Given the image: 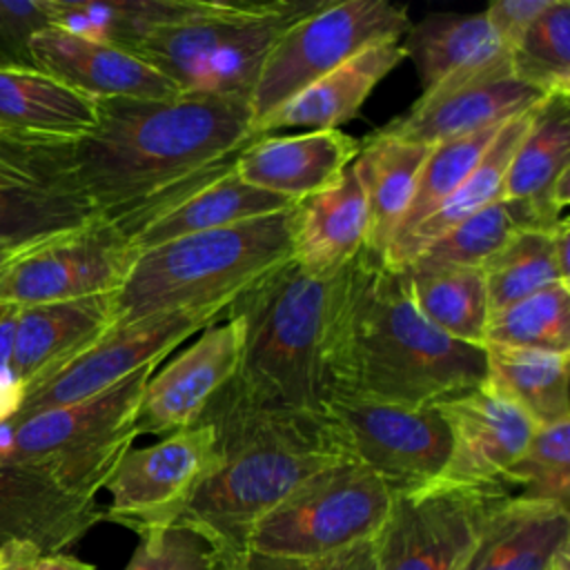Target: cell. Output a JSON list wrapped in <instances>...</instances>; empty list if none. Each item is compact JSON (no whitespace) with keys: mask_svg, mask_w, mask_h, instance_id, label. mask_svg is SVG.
Masks as SVG:
<instances>
[{"mask_svg":"<svg viewBox=\"0 0 570 570\" xmlns=\"http://www.w3.org/2000/svg\"><path fill=\"white\" fill-rule=\"evenodd\" d=\"M252 131L249 102L203 94L96 100V127L71 145L76 180L129 240L229 174Z\"/></svg>","mask_w":570,"mask_h":570,"instance_id":"6da1fadb","label":"cell"},{"mask_svg":"<svg viewBox=\"0 0 570 570\" xmlns=\"http://www.w3.org/2000/svg\"><path fill=\"white\" fill-rule=\"evenodd\" d=\"M483 381L485 350L425 321L396 269L367 249L350 263L332 334L334 394L419 407Z\"/></svg>","mask_w":570,"mask_h":570,"instance_id":"7a4b0ae2","label":"cell"},{"mask_svg":"<svg viewBox=\"0 0 570 570\" xmlns=\"http://www.w3.org/2000/svg\"><path fill=\"white\" fill-rule=\"evenodd\" d=\"M196 423L214 430L218 465L174 525L198 532L216 557L245 552L261 517L309 474L350 459L323 412L256 401L234 379L209 399Z\"/></svg>","mask_w":570,"mask_h":570,"instance_id":"3957f363","label":"cell"},{"mask_svg":"<svg viewBox=\"0 0 570 570\" xmlns=\"http://www.w3.org/2000/svg\"><path fill=\"white\" fill-rule=\"evenodd\" d=\"M347 267L314 276L287 261L227 305L223 314L240 327L232 379L243 392L269 405L323 412L334 394L332 334Z\"/></svg>","mask_w":570,"mask_h":570,"instance_id":"277c9868","label":"cell"},{"mask_svg":"<svg viewBox=\"0 0 570 570\" xmlns=\"http://www.w3.org/2000/svg\"><path fill=\"white\" fill-rule=\"evenodd\" d=\"M298 205L142 249L114 294L116 323L178 309H227L243 289L292 261Z\"/></svg>","mask_w":570,"mask_h":570,"instance_id":"5b68a950","label":"cell"},{"mask_svg":"<svg viewBox=\"0 0 570 570\" xmlns=\"http://www.w3.org/2000/svg\"><path fill=\"white\" fill-rule=\"evenodd\" d=\"M323 2L207 0L198 13L151 31L131 53L171 80L180 94L249 102L272 47Z\"/></svg>","mask_w":570,"mask_h":570,"instance_id":"8992f818","label":"cell"},{"mask_svg":"<svg viewBox=\"0 0 570 570\" xmlns=\"http://www.w3.org/2000/svg\"><path fill=\"white\" fill-rule=\"evenodd\" d=\"M156 367L149 365L91 399L0 423V459L38 468L71 494L96 499L138 436L142 390Z\"/></svg>","mask_w":570,"mask_h":570,"instance_id":"52a82bcc","label":"cell"},{"mask_svg":"<svg viewBox=\"0 0 570 570\" xmlns=\"http://www.w3.org/2000/svg\"><path fill=\"white\" fill-rule=\"evenodd\" d=\"M392 505V490L354 459L334 461L301 481L256 521L247 550L325 561L372 541Z\"/></svg>","mask_w":570,"mask_h":570,"instance_id":"ba28073f","label":"cell"},{"mask_svg":"<svg viewBox=\"0 0 570 570\" xmlns=\"http://www.w3.org/2000/svg\"><path fill=\"white\" fill-rule=\"evenodd\" d=\"M407 9L385 0H325L272 47L249 98L252 127L365 47L401 40Z\"/></svg>","mask_w":570,"mask_h":570,"instance_id":"9c48e42d","label":"cell"},{"mask_svg":"<svg viewBox=\"0 0 570 570\" xmlns=\"http://www.w3.org/2000/svg\"><path fill=\"white\" fill-rule=\"evenodd\" d=\"M512 492L499 485L434 481L392 494L372 539L379 570H461L488 517Z\"/></svg>","mask_w":570,"mask_h":570,"instance_id":"30bf717a","label":"cell"},{"mask_svg":"<svg viewBox=\"0 0 570 570\" xmlns=\"http://www.w3.org/2000/svg\"><path fill=\"white\" fill-rule=\"evenodd\" d=\"M323 414L343 452L372 470L392 494L439 481L448 465L452 439L436 405L334 394Z\"/></svg>","mask_w":570,"mask_h":570,"instance_id":"8fae6325","label":"cell"},{"mask_svg":"<svg viewBox=\"0 0 570 570\" xmlns=\"http://www.w3.org/2000/svg\"><path fill=\"white\" fill-rule=\"evenodd\" d=\"M218 465L216 434L207 423L171 432L147 448H129L111 472L102 519L138 537L174 525Z\"/></svg>","mask_w":570,"mask_h":570,"instance_id":"7c38bea8","label":"cell"},{"mask_svg":"<svg viewBox=\"0 0 570 570\" xmlns=\"http://www.w3.org/2000/svg\"><path fill=\"white\" fill-rule=\"evenodd\" d=\"M223 312L220 307L178 309L131 323H114L94 345L31 387L7 423L91 399L149 365H160L171 350L212 325Z\"/></svg>","mask_w":570,"mask_h":570,"instance_id":"4fadbf2b","label":"cell"},{"mask_svg":"<svg viewBox=\"0 0 570 570\" xmlns=\"http://www.w3.org/2000/svg\"><path fill=\"white\" fill-rule=\"evenodd\" d=\"M138 254L116 225L96 218L24 254L2 278L0 301L27 307L116 294Z\"/></svg>","mask_w":570,"mask_h":570,"instance_id":"5bb4252c","label":"cell"},{"mask_svg":"<svg viewBox=\"0 0 570 570\" xmlns=\"http://www.w3.org/2000/svg\"><path fill=\"white\" fill-rule=\"evenodd\" d=\"M546 96L521 82L503 53L481 67L456 71L436 87L421 94L412 109L374 134L416 145H436L501 125L532 107Z\"/></svg>","mask_w":570,"mask_h":570,"instance_id":"9a60e30c","label":"cell"},{"mask_svg":"<svg viewBox=\"0 0 570 570\" xmlns=\"http://www.w3.org/2000/svg\"><path fill=\"white\" fill-rule=\"evenodd\" d=\"M100 519L96 499L71 494L38 468L0 459V550L9 570L62 552Z\"/></svg>","mask_w":570,"mask_h":570,"instance_id":"2e32d148","label":"cell"},{"mask_svg":"<svg viewBox=\"0 0 570 570\" xmlns=\"http://www.w3.org/2000/svg\"><path fill=\"white\" fill-rule=\"evenodd\" d=\"M436 410L452 439L441 481L505 488V474L523 454L537 423L488 381L436 403Z\"/></svg>","mask_w":570,"mask_h":570,"instance_id":"e0dca14e","label":"cell"},{"mask_svg":"<svg viewBox=\"0 0 570 570\" xmlns=\"http://www.w3.org/2000/svg\"><path fill=\"white\" fill-rule=\"evenodd\" d=\"M240 358V327L234 318L212 323L205 332L149 376L140 407L138 434H171L191 428L209 399L236 374Z\"/></svg>","mask_w":570,"mask_h":570,"instance_id":"ac0fdd59","label":"cell"},{"mask_svg":"<svg viewBox=\"0 0 570 570\" xmlns=\"http://www.w3.org/2000/svg\"><path fill=\"white\" fill-rule=\"evenodd\" d=\"M31 67L91 98L165 100L180 91L138 56L49 27L29 47Z\"/></svg>","mask_w":570,"mask_h":570,"instance_id":"d6986e66","label":"cell"},{"mask_svg":"<svg viewBox=\"0 0 570 570\" xmlns=\"http://www.w3.org/2000/svg\"><path fill=\"white\" fill-rule=\"evenodd\" d=\"M570 198V96L543 98L517 145L501 200L523 205L537 229H552Z\"/></svg>","mask_w":570,"mask_h":570,"instance_id":"ffe728a7","label":"cell"},{"mask_svg":"<svg viewBox=\"0 0 570 570\" xmlns=\"http://www.w3.org/2000/svg\"><path fill=\"white\" fill-rule=\"evenodd\" d=\"M358 149L361 142L341 129L258 136L240 151L234 171L247 185L303 203L332 187Z\"/></svg>","mask_w":570,"mask_h":570,"instance_id":"44dd1931","label":"cell"},{"mask_svg":"<svg viewBox=\"0 0 570 570\" xmlns=\"http://www.w3.org/2000/svg\"><path fill=\"white\" fill-rule=\"evenodd\" d=\"M114 323V294L20 307L13 372L24 394L94 345Z\"/></svg>","mask_w":570,"mask_h":570,"instance_id":"7402d4cb","label":"cell"},{"mask_svg":"<svg viewBox=\"0 0 570 570\" xmlns=\"http://www.w3.org/2000/svg\"><path fill=\"white\" fill-rule=\"evenodd\" d=\"M403 60L401 40L374 42L285 100L278 109L261 118L252 131L256 136H272L281 129H338L358 114L374 87Z\"/></svg>","mask_w":570,"mask_h":570,"instance_id":"603a6c76","label":"cell"},{"mask_svg":"<svg viewBox=\"0 0 570 570\" xmlns=\"http://www.w3.org/2000/svg\"><path fill=\"white\" fill-rule=\"evenodd\" d=\"M367 203L350 165L332 187L298 205L292 261L307 274L332 276L367 249Z\"/></svg>","mask_w":570,"mask_h":570,"instance_id":"cb8c5ba5","label":"cell"},{"mask_svg":"<svg viewBox=\"0 0 570 570\" xmlns=\"http://www.w3.org/2000/svg\"><path fill=\"white\" fill-rule=\"evenodd\" d=\"M96 127V100L33 67H0V136L73 145Z\"/></svg>","mask_w":570,"mask_h":570,"instance_id":"d4e9b609","label":"cell"},{"mask_svg":"<svg viewBox=\"0 0 570 570\" xmlns=\"http://www.w3.org/2000/svg\"><path fill=\"white\" fill-rule=\"evenodd\" d=\"M570 546V510L510 494L485 521L461 570H550Z\"/></svg>","mask_w":570,"mask_h":570,"instance_id":"484cf974","label":"cell"},{"mask_svg":"<svg viewBox=\"0 0 570 570\" xmlns=\"http://www.w3.org/2000/svg\"><path fill=\"white\" fill-rule=\"evenodd\" d=\"M428 154V145L372 134L361 145L352 163L370 214L367 252L379 261L385 258V252L407 212Z\"/></svg>","mask_w":570,"mask_h":570,"instance_id":"4316f807","label":"cell"},{"mask_svg":"<svg viewBox=\"0 0 570 570\" xmlns=\"http://www.w3.org/2000/svg\"><path fill=\"white\" fill-rule=\"evenodd\" d=\"M537 107L510 118L499 134L494 136L488 151L474 165V169L465 176V180L445 198L423 223H419L407 236L392 243L385 252L383 263L392 269L405 267L412 258H416L430 243H434L441 234H445L456 223L468 216L481 212L485 205L501 198V185L510 165V158L521 142L523 134L530 127L532 114Z\"/></svg>","mask_w":570,"mask_h":570,"instance_id":"83f0119b","label":"cell"},{"mask_svg":"<svg viewBox=\"0 0 570 570\" xmlns=\"http://www.w3.org/2000/svg\"><path fill=\"white\" fill-rule=\"evenodd\" d=\"M298 203L289 198L247 185L232 169L229 174L194 191L160 218L151 220L131 238V243L142 252L180 236L232 227L252 218L292 209Z\"/></svg>","mask_w":570,"mask_h":570,"instance_id":"f1b7e54d","label":"cell"},{"mask_svg":"<svg viewBox=\"0 0 570 570\" xmlns=\"http://www.w3.org/2000/svg\"><path fill=\"white\" fill-rule=\"evenodd\" d=\"M205 2L207 0H47V9L51 27L131 53L151 31L198 13Z\"/></svg>","mask_w":570,"mask_h":570,"instance_id":"f546056e","label":"cell"},{"mask_svg":"<svg viewBox=\"0 0 570 570\" xmlns=\"http://www.w3.org/2000/svg\"><path fill=\"white\" fill-rule=\"evenodd\" d=\"M96 218L100 216L76 178L51 185H0V245L36 247Z\"/></svg>","mask_w":570,"mask_h":570,"instance_id":"4dcf8cb0","label":"cell"},{"mask_svg":"<svg viewBox=\"0 0 570 570\" xmlns=\"http://www.w3.org/2000/svg\"><path fill=\"white\" fill-rule=\"evenodd\" d=\"M405 58L416 65L423 91L443 78L481 67L508 53L494 38L485 13H434L403 33Z\"/></svg>","mask_w":570,"mask_h":570,"instance_id":"1f68e13d","label":"cell"},{"mask_svg":"<svg viewBox=\"0 0 570 570\" xmlns=\"http://www.w3.org/2000/svg\"><path fill=\"white\" fill-rule=\"evenodd\" d=\"M483 350L485 381L514 401L537 428L570 419V354L503 345Z\"/></svg>","mask_w":570,"mask_h":570,"instance_id":"d6a6232c","label":"cell"},{"mask_svg":"<svg viewBox=\"0 0 570 570\" xmlns=\"http://www.w3.org/2000/svg\"><path fill=\"white\" fill-rule=\"evenodd\" d=\"M399 274L403 276L405 289L416 312L425 321L456 341L470 345L483 343L490 305L485 278L479 267L443 269L430 274Z\"/></svg>","mask_w":570,"mask_h":570,"instance_id":"836d02e7","label":"cell"},{"mask_svg":"<svg viewBox=\"0 0 570 570\" xmlns=\"http://www.w3.org/2000/svg\"><path fill=\"white\" fill-rule=\"evenodd\" d=\"M519 229H537L530 212L519 203L499 198L450 227L399 272L430 274L481 267Z\"/></svg>","mask_w":570,"mask_h":570,"instance_id":"e575fe53","label":"cell"},{"mask_svg":"<svg viewBox=\"0 0 570 570\" xmlns=\"http://www.w3.org/2000/svg\"><path fill=\"white\" fill-rule=\"evenodd\" d=\"M490 312L508 307L550 285L568 283L552 254L550 229L514 232L481 267Z\"/></svg>","mask_w":570,"mask_h":570,"instance_id":"d590c367","label":"cell"},{"mask_svg":"<svg viewBox=\"0 0 570 570\" xmlns=\"http://www.w3.org/2000/svg\"><path fill=\"white\" fill-rule=\"evenodd\" d=\"M483 345L570 354V285L557 283L490 312Z\"/></svg>","mask_w":570,"mask_h":570,"instance_id":"8d00e7d4","label":"cell"},{"mask_svg":"<svg viewBox=\"0 0 570 570\" xmlns=\"http://www.w3.org/2000/svg\"><path fill=\"white\" fill-rule=\"evenodd\" d=\"M512 73L548 96H570V2L552 0L508 53Z\"/></svg>","mask_w":570,"mask_h":570,"instance_id":"74e56055","label":"cell"},{"mask_svg":"<svg viewBox=\"0 0 570 570\" xmlns=\"http://www.w3.org/2000/svg\"><path fill=\"white\" fill-rule=\"evenodd\" d=\"M508 122V120H505ZM492 125L481 131L450 138L430 147V154L421 167L416 189L407 205V212L392 238V243L407 236L419 223H423L450 194L465 180L481 156L492 145L499 129L505 125ZM390 243V245H392Z\"/></svg>","mask_w":570,"mask_h":570,"instance_id":"f35d334b","label":"cell"},{"mask_svg":"<svg viewBox=\"0 0 570 570\" xmlns=\"http://www.w3.org/2000/svg\"><path fill=\"white\" fill-rule=\"evenodd\" d=\"M525 501L570 508V419L539 425L505 474V488Z\"/></svg>","mask_w":570,"mask_h":570,"instance_id":"ab89813d","label":"cell"},{"mask_svg":"<svg viewBox=\"0 0 570 570\" xmlns=\"http://www.w3.org/2000/svg\"><path fill=\"white\" fill-rule=\"evenodd\" d=\"M125 570H218L214 548L194 530L169 525L140 534Z\"/></svg>","mask_w":570,"mask_h":570,"instance_id":"60d3db41","label":"cell"},{"mask_svg":"<svg viewBox=\"0 0 570 570\" xmlns=\"http://www.w3.org/2000/svg\"><path fill=\"white\" fill-rule=\"evenodd\" d=\"M76 178L71 145H36L0 136V185H51Z\"/></svg>","mask_w":570,"mask_h":570,"instance_id":"b9f144b4","label":"cell"},{"mask_svg":"<svg viewBox=\"0 0 570 570\" xmlns=\"http://www.w3.org/2000/svg\"><path fill=\"white\" fill-rule=\"evenodd\" d=\"M49 27L47 0H0V67H31V40Z\"/></svg>","mask_w":570,"mask_h":570,"instance_id":"7bdbcfd3","label":"cell"},{"mask_svg":"<svg viewBox=\"0 0 570 570\" xmlns=\"http://www.w3.org/2000/svg\"><path fill=\"white\" fill-rule=\"evenodd\" d=\"M552 0H494L483 13L501 47L510 53Z\"/></svg>","mask_w":570,"mask_h":570,"instance_id":"ee69618b","label":"cell"},{"mask_svg":"<svg viewBox=\"0 0 570 570\" xmlns=\"http://www.w3.org/2000/svg\"><path fill=\"white\" fill-rule=\"evenodd\" d=\"M20 307L0 301V423L9 421L24 396V390L13 372V341Z\"/></svg>","mask_w":570,"mask_h":570,"instance_id":"f6af8a7d","label":"cell"},{"mask_svg":"<svg viewBox=\"0 0 570 570\" xmlns=\"http://www.w3.org/2000/svg\"><path fill=\"white\" fill-rule=\"evenodd\" d=\"M216 561L218 570H334L338 557L325 561H298L245 550L229 557H216Z\"/></svg>","mask_w":570,"mask_h":570,"instance_id":"bcb514c9","label":"cell"},{"mask_svg":"<svg viewBox=\"0 0 570 570\" xmlns=\"http://www.w3.org/2000/svg\"><path fill=\"white\" fill-rule=\"evenodd\" d=\"M334 570H379L372 541L361 543L338 557Z\"/></svg>","mask_w":570,"mask_h":570,"instance_id":"7dc6e473","label":"cell"},{"mask_svg":"<svg viewBox=\"0 0 570 570\" xmlns=\"http://www.w3.org/2000/svg\"><path fill=\"white\" fill-rule=\"evenodd\" d=\"M27 570H96V568L67 552H58V554H47L36 559Z\"/></svg>","mask_w":570,"mask_h":570,"instance_id":"c3c4849f","label":"cell"},{"mask_svg":"<svg viewBox=\"0 0 570 570\" xmlns=\"http://www.w3.org/2000/svg\"><path fill=\"white\" fill-rule=\"evenodd\" d=\"M38 247V245H36ZM33 247H9V245H0V283L2 278L9 274V269L24 256L29 254Z\"/></svg>","mask_w":570,"mask_h":570,"instance_id":"681fc988","label":"cell"},{"mask_svg":"<svg viewBox=\"0 0 570 570\" xmlns=\"http://www.w3.org/2000/svg\"><path fill=\"white\" fill-rule=\"evenodd\" d=\"M0 570H9V561H7V557H4L2 550H0Z\"/></svg>","mask_w":570,"mask_h":570,"instance_id":"f907efd6","label":"cell"}]
</instances>
